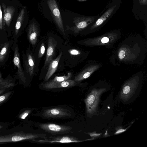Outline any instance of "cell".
Segmentation results:
<instances>
[{
	"label": "cell",
	"mask_w": 147,
	"mask_h": 147,
	"mask_svg": "<svg viewBox=\"0 0 147 147\" xmlns=\"http://www.w3.org/2000/svg\"><path fill=\"white\" fill-rule=\"evenodd\" d=\"M78 82L70 79L57 83H50L47 82L42 84V88L46 89L69 88L76 86L78 84Z\"/></svg>",
	"instance_id": "cell-8"
},
{
	"label": "cell",
	"mask_w": 147,
	"mask_h": 147,
	"mask_svg": "<svg viewBox=\"0 0 147 147\" xmlns=\"http://www.w3.org/2000/svg\"><path fill=\"white\" fill-rule=\"evenodd\" d=\"M127 129H124L122 128H120V127H119L118 128H117V129H116L117 131L115 133V134H117L121 133L124 131H125Z\"/></svg>",
	"instance_id": "cell-24"
},
{
	"label": "cell",
	"mask_w": 147,
	"mask_h": 147,
	"mask_svg": "<svg viewBox=\"0 0 147 147\" xmlns=\"http://www.w3.org/2000/svg\"><path fill=\"white\" fill-rule=\"evenodd\" d=\"M47 3L55 22L60 30L65 34V30L61 15L56 0H47Z\"/></svg>",
	"instance_id": "cell-3"
},
{
	"label": "cell",
	"mask_w": 147,
	"mask_h": 147,
	"mask_svg": "<svg viewBox=\"0 0 147 147\" xmlns=\"http://www.w3.org/2000/svg\"><path fill=\"white\" fill-rule=\"evenodd\" d=\"M25 63L27 73L30 76H32L34 74L35 64L34 57L31 53H27Z\"/></svg>",
	"instance_id": "cell-15"
},
{
	"label": "cell",
	"mask_w": 147,
	"mask_h": 147,
	"mask_svg": "<svg viewBox=\"0 0 147 147\" xmlns=\"http://www.w3.org/2000/svg\"><path fill=\"white\" fill-rule=\"evenodd\" d=\"M38 34L39 30L36 24L34 23L31 24L29 27L28 36L29 42L32 45L36 43Z\"/></svg>",
	"instance_id": "cell-13"
},
{
	"label": "cell",
	"mask_w": 147,
	"mask_h": 147,
	"mask_svg": "<svg viewBox=\"0 0 147 147\" xmlns=\"http://www.w3.org/2000/svg\"><path fill=\"white\" fill-rule=\"evenodd\" d=\"M25 12V9H22L18 18L15 26V32L16 35L18 34L21 27L22 23L24 18Z\"/></svg>",
	"instance_id": "cell-17"
},
{
	"label": "cell",
	"mask_w": 147,
	"mask_h": 147,
	"mask_svg": "<svg viewBox=\"0 0 147 147\" xmlns=\"http://www.w3.org/2000/svg\"><path fill=\"white\" fill-rule=\"evenodd\" d=\"M57 45V42L55 39L52 37H49L48 40V47L43 67V69L48 66L51 61L53 60Z\"/></svg>",
	"instance_id": "cell-9"
},
{
	"label": "cell",
	"mask_w": 147,
	"mask_h": 147,
	"mask_svg": "<svg viewBox=\"0 0 147 147\" xmlns=\"http://www.w3.org/2000/svg\"><path fill=\"white\" fill-rule=\"evenodd\" d=\"M140 0V1L142 3H143V4H146L147 3V0Z\"/></svg>",
	"instance_id": "cell-29"
},
{
	"label": "cell",
	"mask_w": 147,
	"mask_h": 147,
	"mask_svg": "<svg viewBox=\"0 0 147 147\" xmlns=\"http://www.w3.org/2000/svg\"><path fill=\"white\" fill-rule=\"evenodd\" d=\"M30 112V110H28L25 111L21 115V118L22 119H24L28 115Z\"/></svg>",
	"instance_id": "cell-25"
},
{
	"label": "cell",
	"mask_w": 147,
	"mask_h": 147,
	"mask_svg": "<svg viewBox=\"0 0 147 147\" xmlns=\"http://www.w3.org/2000/svg\"><path fill=\"white\" fill-rule=\"evenodd\" d=\"M109 41V39L108 37H104L101 40V41L102 43H105Z\"/></svg>",
	"instance_id": "cell-27"
},
{
	"label": "cell",
	"mask_w": 147,
	"mask_h": 147,
	"mask_svg": "<svg viewBox=\"0 0 147 147\" xmlns=\"http://www.w3.org/2000/svg\"><path fill=\"white\" fill-rule=\"evenodd\" d=\"M46 135L43 134H21L20 135L0 137V142H17L24 140L34 139L38 138H45Z\"/></svg>",
	"instance_id": "cell-4"
},
{
	"label": "cell",
	"mask_w": 147,
	"mask_h": 147,
	"mask_svg": "<svg viewBox=\"0 0 147 147\" xmlns=\"http://www.w3.org/2000/svg\"><path fill=\"white\" fill-rule=\"evenodd\" d=\"M14 51L13 61L15 65L18 68V75L20 78L23 81L25 82L26 78L20 63V55L18 47L15 48Z\"/></svg>",
	"instance_id": "cell-16"
},
{
	"label": "cell",
	"mask_w": 147,
	"mask_h": 147,
	"mask_svg": "<svg viewBox=\"0 0 147 147\" xmlns=\"http://www.w3.org/2000/svg\"><path fill=\"white\" fill-rule=\"evenodd\" d=\"M88 134H89V135L91 137L95 136L96 137L97 136H98L100 134H97L96 133H88Z\"/></svg>",
	"instance_id": "cell-28"
},
{
	"label": "cell",
	"mask_w": 147,
	"mask_h": 147,
	"mask_svg": "<svg viewBox=\"0 0 147 147\" xmlns=\"http://www.w3.org/2000/svg\"><path fill=\"white\" fill-rule=\"evenodd\" d=\"M71 72H68L66 76H56L52 80L47 82L50 83L61 82L70 79L71 78Z\"/></svg>",
	"instance_id": "cell-18"
},
{
	"label": "cell",
	"mask_w": 147,
	"mask_h": 147,
	"mask_svg": "<svg viewBox=\"0 0 147 147\" xmlns=\"http://www.w3.org/2000/svg\"><path fill=\"white\" fill-rule=\"evenodd\" d=\"M11 92H8L0 96V104L7 99L10 94Z\"/></svg>",
	"instance_id": "cell-21"
},
{
	"label": "cell",
	"mask_w": 147,
	"mask_h": 147,
	"mask_svg": "<svg viewBox=\"0 0 147 147\" xmlns=\"http://www.w3.org/2000/svg\"><path fill=\"white\" fill-rule=\"evenodd\" d=\"M119 58L121 59H123L125 56V52L123 50H121L119 53Z\"/></svg>",
	"instance_id": "cell-23"
},
{
	"label": "cell",
	"mask_w": 147,
	"mask_h": 147,
	"mask_svg": "<svg viewBox=\"0 0 147 147\" xmlns=\"http://www.w3.org/2000/svg\"><path fill=\"white\" fill-rule=\"evenodd\" d=\"M42 115L46 118H63L70 117L71 112L63 108H53L44 110Z\"/></svg>",
	"instance_id": "cell-6"
},
{
	"label": "cell",
	"mask_w": 147,
	"mask_h": 147,
	"mask_svg": "<svg viewBox=\"0 0 147 147\" xmlns=\"http://www.w3.org/2000/svg\"><path fill=\"white\" fill-rule=\"evenodd\" d=\"M117 8V5H114L109 7L97 19L92 27L94 28L99 26L109 19L115 13Z\"/></svg>",
	"instance_id": "cell-11"
},
{
	"label": "cell",
	"mask_w": 147,
	"mask_h": 147,
	"mask_svg": "<svg viewBox=\"0 0 147 147\" xmlns=\"http://www.w3.org/2000/svg\"><path fill=\"white\" fill-rule=\"evenodd\" d=\"M2 5L3 9V26L5 24L9 27L15 12V9L12 6H6L4 3H2Z\"/></svg>",
	"instance_id": "cell-12"
},
{
	"label": "cell",
	"mask_w": 147,
	"mask_h": 147,
	"mask_svg": "<svg viewBox=\"0 0 147 147\" xmlns=\"http://www.w3.org/2000/svg\"></svg>",
	"instance_id": "cell-32"
},
{
	"label": "cell",
	"mask_w": 147,
	"mask_h": 147,
	"mask_svg": "<svg viewBox=\"0 0 147 147\" xmlns=\"http://www.w3.org/2000/svg\"><path fill=\"white\" fill-rule=\"evenodd\" d=\"M39 127L46 132L52 135L63 134L73 132L72 128L69 126L61 125L52 123H42Z\"/></svg>",
	"instance_id": "cell-2"
},
{
	"label": "cell",
	"mask_w": 147,
	"mask_h": 147,
	"mask_svg": "<svg viewBox=\"0 0 147 147\" xmlns=\"http://www.w3.org/2000/svg\"><path fill=\"white\" fill-rule=\"evenodd\" d=\"M62 54V52H61L56 59H53L50 62L48 71L45 77L44 80L45 82L47 81L56 71Z\"/></svg>",
	"instance_id": "cell-14"
},
{
	"label": "cell",
	"mask_w": 147,
	"mask_h": 147,
	"mask_svg": "<svg viewBox=\"0 0 147 147\" xmlns=\"http://www.w3.org/2000/svg\"><path fill=\"white\" fill-rule=\"evenodd\" d=\"M98 16L92 17L81 16L75 17L73 22L75 26L70 29L75 33H77L86 27L97 19Z\"/></svg>",
	"instance_id": "cell-5"
},
{
	"label": "cell",
	"mask_w": 147,
	"mask_h": 147,
	"mask_svg": "<svg viewBox=\"0 0 147 147\" xmlns=\"http://www.w3.org/2000/svg\"><path fill=\"white\" fill-rule=\"evenodd\" d=\"M35 142L40 143H69L79 142H82L78 138L70 136H50L45 139L40 140H35Z\"/></svg>",
	"instance_id": "cell-7"
},
{
	"label": "cell",
	"mask_w": 147,
	"mask_h": 147,
	"mask_svg": "<svg viewBox=\"0 0 147 147\" xmlns=\"http://www.w3.org/2000/svg\"><path fill=\"white\" fill-rule=\"evenodd\" d=\"M45 51V47L44 43L42 42L39 48L38 57V58H41L44 55Z\"/></svg>",
	"instance_id": "cell-20"
},
{
	"label": "cell",
	"mask_w": 147,
	"mask_h": 147,
	"mask_svg": "<svg viewBox=\"0 0 147 147\" xmlns=\"http://www.w3.org/2000/svg\"><path fill=\"white\" fill-rule=\"evenodd\" d=\"M136 83L133 82L127 83L121 92L120 97L124 101H127L134 94L136 89Z\"/></svg>",
	"instance_id": "cell-10"
},
{
	"label": "cell",
	"mask_w": 147,
	"mask_h": 147,
	"mask_svg": "<svg viewBox=\"0 0 147 147\" xmlns=\"http://www.w3.org/2000/svg\"><path fill=\"white\" fill-rule=\"evenodd\" d=\"M3 80L1 78V76L0 74V84L2 83L3 81Z\"/></svg>",
	"instance_id": "cell-30"
},
{
	"label": "cell",
	"mask_w": 147,
	"mask_h": 147,
	"mask_svg": "<svg viewBox=\"0 0 147 147\" xmlns=\"http://www.w3.org/2000/svg\"><path fill=\"white\" fill-rule=\"evenodd\" d=\"M71 54L73 55H77L79 54V51L76 49H72L69 51Z\"/></svg>",
	"instance_id": "cell-26"
},
{
	"label": "cell",
	"mask_w": 147,
	"mask_h": 147,
	"mask_svg": "<svg viewBox=\"0 0 147 147\" xmlns=\"http://www.w3.org/2000/svg\"><path fill=\"white\" fill-rule=\"evenodd\" d=\"M105 90L104 89L93 90L85 100L86 113L88 116L96 112L100 96Z\"/></svg>",
	"instance_id": "cell-1"
},
{
	"label": "cell",
	"mask_w": 147,
	"mask_h": 147,
	"mask_svg": "<svg viewBox=\"0 0 147 147\" xmlns=\"http://www.w3.org/2000/svg\"><path fill=\"white\" fill-rule=\"evenodd\" d=\"M4 90L3 89H1L0 90V94H1L4 91Z\"/></svg>",
	"instance_id": "cell-31"
},
{
	"label": "cell",
	"mask_w": 147,
	"mask_h": 147,
	"mask_svg": "<svg viewBox=\"0 0 147 147\" xmlns=\"http://www.w3.org/2000/svg\"><path fill=\"white\" fill-rule=\"evenodd\" d=\"M9 45L8 43H6L1 50L0 52V62L2 61L5 58Z\"/></svg>",
	"instance_id": "cell-19"
},
{
	"label": "cell",
	"mask_w": 147,
	"mask_h": 147,
	"mask_svg": "<svg viewBox=\"0 0 147 147\" xmlns=\"http://www.w3.org/2000/svg\"><path fill=\"white\" fill-rule=\"evenodd\" d=\"M3 27V17L2 13L0 3V29H2Z\"/></svg>",
	"instance_id": "cell-22"
}]
</instances>
